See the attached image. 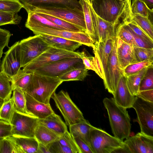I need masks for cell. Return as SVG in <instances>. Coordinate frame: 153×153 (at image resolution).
<instances>
[{
    "label": "cell",
    "instance_id": "cell-37",
    "mask_svg": "<svg viewBox=\"0 0 153 153\" xmlns=\"http://www.w3.org/2000/svg\"><path fill=\"white\" fill-rule=\"evenodd\" d=\"M131 20L134 21L153 40L152 23L149 18L140 15H136L133 16Z\"/></svg>",
    "mask_w": 153,
    "mask_h": 153
},
{
    "label": "cell",
    "instance_id": "cell-34",
    "mask_svg": "<svg viewBox=\"0 0 153 153\" xmlns=\"http://www.w3.org/2000/svg\"><path fill=\"white\" fill-rule=\"evenodd\" d=\"M15 111L13 101L11 97L4 101L0 108V120L10 124Z\"/></svg>",
    "mask_w": 153,
    "mask_h": 153
},
{
    "label": "cell",
    "instance_id": "cell-10",
    "mask_svg": "<svg viewBox=\"0 0 153 153\" xmlns=\"http://www.w3.org/2000/svg\"><path fill=\"white\" fill-rule=\"evenodd\" d=\"M117 37L115 39L112 49L108 57L106 74L103 80L105 89L113 95L115 91L118 81L124 75L120 68L117 54Z\"/></svg>",
    "mask_w": 153,
    "mask_h": 153
},
{
    "label": "cell",
    "instance_id": "cell-39",
    "mask_svg": "<svg viewBox=\"0 0 153 153\" xmlns=\"http://www.w3.org/2000/svg\"><path fill=\"white\" fill-rule=\"evenodd\" d=\"M116 36L131 46L136 47L133 36L124 23L117 26Z\"/></svg>",
    "mask_w": 153,
    "mask_h": 153
},
{
    "label": "cell",
    "instance_id": "cell-15",
    "mask_svg": "<svg viewBox=\"0 0 153 153\" xmlns=\"http://www.w3.org/2000/svg\"><path fill=\"white\" fill-rule=\"evenodd\" d=\"M90 9L96 42L110 39L114 40L116 37L117 26L98 16L92 7V1Z\"/></svg>",
    "mask_w": 153,
    "mask_h": 153
},
{
    "label": "cell",
    "instance_id": "cell-3",
    "mask_svg": "<svg viewBox=\"0 0 153 153\" xmlns=\"http://www.w3.org/2000/svg\"><path fill=\"white\" fill-rule=\"evenodd\" d=\"M32 72L31 79L24 92L41 102L50 104L52 96L63 82L58 77Z\"/></svg>",
    "mask_w": 153,
    "mask_h": 153
},
{
    "label": "cell",
    "instance_id": "cell-36",
    "mask_svg": "<svg viewBox=\"0 0 153 153\" xmlns=\"http://www.w3.org/2000/svg\"><path fill=\"white\" fill-rule=\"evenodd\" d=\"M131 8L132 16L139 15L149 19L152 17L153 9L149 8L142 0H132Z\"/></svg>",
    "mask_w": 153,
    "mask_h": 153
},
{
    "label": "cell",
    "instance_id": "cell-14",
    "mask_svg": "<svg viewBox=\"0 0 153 153\" xmlns=\"http://www.w3.org/2000/svg\"><path fill=\"white\" fill-rule=\"evenodd\" d=\"M124 143V148L118 152L153 153V137L141 132L129 137Z\"/></svg>",
    "mask_w": 153,
    "mask_h": 153
},
{
    "label": "cell",
    "instance_id": "cell-60",
    "mask_svg": "<svg viewBox=\"0 0 153 153\" xmlns=\"http://www.w3.org/2000/svg\"></svg>",
    "mask_w": 153,
    "mask_h": 153
},
{
    "label": "cell",
    "instance_id": "cell-17",
    "mask_svg": "<svg viewBox=\"0 0 153 153\" xmlns=\"http://www.w3.org/2000/svg\"><path fill=\"white\" fill-rule=\"evenodd\" d=\"M27 12L35 7H69L82 10L79 0H19Z\"/></svg>",
    "mask_w": 153,
    "mask_h": 153
},
{
    "label": "cell",
    "instance_id": "cell-25",
    "mask_svg": "<svg viewBox=\"0 0 153 153\" xmlns=\"http://www.w3.org/2000/svg\"><path fill=\"white\" fill-rule=\"evenodd\" d=\"M59 136L45 127L39 124L35 132L34 137L39 143L46 146L58 140Z\"/></svg>",
    "mask_w": 153,
    "mask_h": 153
},
{
    "label": "cell",
    "instance_id": "cell-44",
    "mask_svg": "<svg viewBox=\"0 0 153 153\" xmlns=\"http://www.w3.org/2000/svg\"><path fill=\"white\" fill-rule=\"evenodd\" d=\"M151 89H153V66L148 67L141 80L139 91Z\"/></svg>",
    "mask_w": 153,
    "mask_h": 153
},
{
    "label": "cell",
    "instance_id": "cell-54",
    "mask_svg": "<svg viewBox=\"0 0 153 153\" xmlns=\"http://www.w3.org/2000/svg\"><path fill=\"white\" fill-rule=\"evenodd\" d=\"M36 153H51L47 146L39 143V146Z\"/></svg>",
    "mask_w": 153,
    "mask_h": 153
},
{
    "label": "cell",
    "instance_id": "cell-35",
    "mask_svg": "<svg viewBox=\"0 0 153 153\" xmlns=\"http://www.w3.org/2000/svg\"><path fill=\"white\" fill-rule=\"evenodd\" d=\"M24 153L11 136L3 138L0 140V153Z\"/></svg>",
    "mask_w": 153,
    "mask_h": 153
},
{
    "label": "cell",
    "instance_id": "cell-55",
    "mask_svg": "<svg viewBox=\"0 0 153 153\" xmlns=\"http://www.w3.org/2000/svg\"><path fill=\"white\" fill-rule=\"evenodd\" d=\"M150 9H153V0H142Z\"/></svg>",
    "mask_w": 153,
    "mask_h": 153
},
{
    "label": "cell",
    "instance_id": "cell-16",
    "mask_svg": "<svg viewBox=\"0 0 153 153\" xmlns=\"http://www.w3.org/2000/svg\"><path fill=\"white\" fill-rule=\"evenodd\" d=\"M1 64V71L11 78L16 75L21 68L19 41L9 48Z\"/></svg>",
    "mask_w": 153,
    "mask_h": 153
},
{
    "label": "cell",
    "instance_id": "cell-43",
    "mask_svg": "<svg viewBox=\"0 0 153 153\" xmlns=\"http://www.w3.org/2000/svg\"><path fill=\"white\" fill-rule=\"evenodd\" d=\"M22 19L17 13L0 11V26L8 24H19Z\"/></svg>",
    "mask_w": 153,
    "mask_h": 153
},
{
    "label": "cell",
    "instance_id": "cell-58",
    "mask_svg": "<svg viewBox=\"0 0 153 153\" xmlns=\"http://www.w3.org/2000/svg\"><path fill=\"white\" fill-rule=\"evenodd\" d=\"M121 0V1H123V0Z\"/></svg>",
    "mask_w": 153,
    "mask_h": 153
},
{
    "label": "cell",
    "instance_id": "cell-8",
    "mask_svg": "<svg viewBox=\"0 0 153 153\" xmlns=\"http://www.w3.org/2000/svg\"><path fill=\"white\" fill-rule=\"evenodd\" d=\"M21 67L23 68L51 46L40 34L35 35L19 41Z\"/></svg>",
    "mask_w": 153,
    "mask_h": 153
},
{
    "label": "cell",
    "instance_id": "cell-9",
    "mask_svg": "<svg viewBox=\"0 0 153 153\" xmlns=\"http://www.w3.org/2000/svg\"><path fill=\"white\" fill-rule=\"evenodd\" d=\"M81 58V52L71 51L52 46L23 67V70L32 72L38 68L57 60L67 58Z\"/></svg>",
    "mask_w": 153,
    "mask_h": 153
},
{
    "label": "cell",
    "instance_id": "cell-27",
    "mask_svg": "<svg viewBox=\"0 0 153 153\" xmlns=\"http://www.w3.org/2000/svg\"><path fill=\"white\" fill-rule=\"evenodd\" d=\"M32 72H27L20 69L15 75L10 78L12 91L17 88L24 91L32 78Z\"/></svg>",
    "mask_w": 153,
    "mask_h": 153
},
{
    "label": "cell",
    "instance_id": "cell-26",
    "mask_svg": "<svg viewBox=\"0 0 153 153\" xmlns=\"http://www.w3.org/2000/svg\"><path fill=\"white\" fill-rule=\"evenodd\" d=\"M24 153H36L39 143L35 137L11 136Z\"/></svg>",
    "mask_w": 153,
    "mask_h": 153
},
{
    "label": "cell",
    "instance_id": "cell-29",
    "mask_svg": "<svg viewBox=\"0 0 153 153\" xmlns=\"http://www.w3.org/2000/svg\"><path fill=\"white\" fill-rule=\"evenodd\" d=\"M148 67L144 68L136 74L125 76L128 88L130 92L133 96H136L137 94L139 91L141 80Z\"/></svg>",
    "mask_w": 153,
    "mask_h": 153
},
{
    "label": "cell",
    "instance_id": "cell-52",
    "mask_svg": "<svg viewBox=\"0 0 153 153\" xmlns=\"http://www.w3.org/2000/svg\"><path fill=\"white\" fill-rule=\"evenodd\" d=\"M81 153H93L90 146L78 137H73Z\"/></svg>",
    "mask_w": 153,
    "mask_h": 153
},
{
    "label": "cell",
    "instance_id": "cell-57",
    "mask_svg": "<svg viewBox=\"0 0 153 153\" xmlns=\"http://www.w3.org/2000/svg\"><path fill=\"white\" fill-rule=\"evenodd\" d=\"M3 138H0V140Z\"/></svg>",
    "mask_w": 153,
    "mask_h": 153
},
{
    "label": "cell",
    "instance_id": "cell-40",
    "mask_svg": "<svg viewBox=\"0 0 153 153\" xmlns=\"http://www.w3.org/2000/svg\"><path fill=\"white\" fill-rule=\"evenodd\" d=\"M58 141L62 145L72 150L74 153H81L73 137L68 130L59 136Z\"/></svg>",
    "mask_w": 153,
    "mask_h": 153
},
{
    "label": "cell",
    "instance_id": "cell-22",
    "mask_svg": "<svg viewBox=\"0 0 153 153\" xmlns=\"http://www.w3.org/2000/svg\"><path fill=\"white\" fill-rule=\"evenodd\" d=\"M39 124L42 125L60 136L68 130L67 125L60 117L55 113L45 119L39 120Z\"/></svg>",
    "mask_w": 153,
    "mask_h": 153
},
{
    "label": "cell",
    "instance_id": "cell-2",
    "mask_svg": "<svg viewBox=\"0 0 153 153\" xmlns=\"http://www.w3.org/2000/svg\"><path fill=\"white\" fill-rule=\"evenodd\" d=\"M103 103L108 112L114 136L122 140L128 138L131 126L130 116L126 109L116 104L113 98H105L103 100Z\"/></svg>",
    "mask_w": 153,
    "mask_h": 153
},
{
    "label": "cell",
    "instance_id": "cell-23",
    "mask_svg": "<svg viewBox=\"0 0 153 153\" xmlns=\"http://www.w3.org/2000/svg\"><path fill=\"white\" fill-rule=\"evenodd\" d=\"M114 40L110 39L94 43L104 72V77L106 71L108 57L112 49Z\"/></svg>",
    "mask_w": 153,
    "mask_h": 153
},
{
    "label": "cell",
    "instance_id": "cell-53",
    "mask_svg": "<svg viewBox=\"0 0 153 153\" xmlns=\"http://www.w3.org/2000/svg\"><path fill=\"white\" fill-rule=\"evenodd\" d=\"M136 96L146 101L153 103V89L139 91Z\"/></svg>",
    "mask_w": 153,
    "mask_h": 153
},
{
    "label": "cell",
    "instance_id": "cell-5",
    "mask_svg": "<svg viewBox=\"0 0 153 153\" xmlns=\"http://www.w3.org/2000/svg\"><path fill=\"white\" fill-rule=\"evenodd\" d=\"M25 26L35 35L45 34L57 36L79 42L92 48L94 43L86 32H76L59 29L48 25L26 21Z\"/></svg>",
    "mask_w": 153,
    "mask_h": 153
},
{
    "label": "cell",
    "instance_id": "cell-13",
    "mask_svg": "<svg viewBox=\"0 0 153 153\" xmlns=\"http://www.w3.org/2000/svg\"><path fill=\"white\" fill-rule=\"evenodd\" d=\"M39 119L31 115L15 112L10 124L12 136L35 137Z\"/></svg>",
    "mask_w": 153,
    "mask_h": 153
},
{
    "label": "cell",
    "instance_id": "cell-6",
    "mask_svg": "<svg viewBox=\"0 0 153 153\" xmlns=\"http://www.w3.org/2000/svg\"><path fill=\"white\" fill-rule=\"evenodd\" d=\"M51 98L63 116L67 126H69L86 120L67 92L62 90L57 94L55 92Z\"/></svg>",
    "mask_w": 153,
    "mask_h": 153
},
{
    "label": "cell",
    "instance_id": "cell-47",
    "mask_svg": "<svg viewBox=\"0 0 153 153\" xmlns=\"http://www.w3.org/2000/svg\"><path fill=\"white\" fill-rule=\"evenodd\" d=\"M51 153H74L69 148L64 146L56 140L47 145Z\"/></svg>",
    "mask_w": 153,
    "mask_h": 153
},
{
    "label": "cell",
    "instance_id": "cell-24",
    "mask_svg": "<svg viewBox=\"0 0 153 153\" xmlns=\"http://www.w3.org/2000/svg\"><path fill=\"white\" fill-rule=\"evenodd\" d=\"M69 127V132L73 137L79 138L90 147V133L94 126L88 120H86L84 121L72 125Z\"/></svg>",
    "mask_w": 153,
    "mask_h": 153
},
{
    "label": "cell",
    "instance_id": "cell-56",
    "mask_svg": "<svg viewBox=\"0 0 153 153\" xmlns=\"http://www.w3.org/2000/svg\"><path fill=\"white\" fill-rule=\"evenodd\" d=\"M4 101L3 99L0 98V108L2 105Z\"/></svg>",
    "mask_w": 153,
    "mask_h": 153
},
{
    "label": "cell",
    "instance_id": "cell-46",
    "mask_svg": "<svg viewBox=\"0 0 153 153\" xmlns=\"http://www.w3.org/2000/svg\"><path fill=\"white\" fill-rule=\"evenodd\" d=\"M125 24L132 35L136 47L153 48V42L149 41L137 35L128 26Z\"/></svg>",
    "mask_w": 153,
    "mask_h": 153
},
{
    "label": "cell",
    "instance_id": "cell-7",
    "mask_svg": "<svg viewBox=\"0 0 153 153\" xmlns=\"http://www.w3.org/2000/svg\"><path fill=\"white\" fill-rule=\"evenodd\" d=\"M27 12L44 13L55 17L78 26L86 33L84 15L81 9L69 7H35Z\"/></svg>",
    "mask_w": 153,
    "mask_h": 153
},
{
    "label": "cell",
    "instance_id": "cell-49",
    "mask_svg": "<svg viewBox=\"0 0 153 153\" xmlns=\"http://www.w3.org/2000/svg\"><path fill=\"white\" fill-rule=\"evenodd\" d=\"M93 48L94 56V66L95 69V72L103 80L104 79V74L102 68L101 64L98 54L97 52L95 47Z\"/></svg>",
    "mask_w": 153,
    "mask_h": 153
},
{
    "label": "cell",
    "instance_id": "cell-11",
    "mask_svg": "<svg viewBox=\"0 0 153 153\" xmlns=\"http://www.w3.org/2000/svg\"><path fill=\"white\" fill-rule=\"evenodd\" d=\"M84 67L81 58H67L46 65L34 72L48 76L58 77L71 70Z\"/></svg>",
    "mask_w": 153,
    "mask_h": 153
},
{
    "label": "cell",
    "instance_id": "cell-51",
    "mask_svg": "<svg viewBox=\"0 0 153 153\" xmlns=\"http://www.w3.org/2000/svg\"><path fill=\"white\" fill-rule=\"evenodd\" d=\"M81 58L84 67L88 70L95 72L94 66V56H87L84 52H81Z\"/></svg>",
    "mask_w": 153,
    "mask_h": 153
},
{
    "label": "cell",
    "instance_id": "cell-42",
    "mask_svg": "<svg viewBox=\"0 0 153 153\" xmlns=\"http://www.w3.org/2000/svg\"><path fill=\"white\" fill-rule=\"evenodd\" d=\"M153 62L143 61L132 64L128 65L123 70L125 76L136 74L145 68L153 66Z\"/></svg>",
    "mask_w": 153,
    "mask_h": 153
},
{
    "label": "cell",
    "instance_id": "cell-48",
    "mask_svg": "<svg viewBox=\"0 0 153 153\" xmlns=\"http://www.w3.org/2000/svg\"><path fill=\"white\" fill-rule=\"evenodd\" d=\"M128 26L137 35L149 41L153 42L149 36L133 20L124 23Z\"/></svg>",
    "mask_w": 153,
    "mask_h": 153
},
{
    "label": "cell",
    "instance_id": "cell-31",
    "mask_svg": "<svg viewBox=\"0 0 153 153\" xmlns=\"http://www.w3.org/2000/svg\"><path fill=\"white\" fill-rule=\"evenodd\" d=\"M12 89L11 79L2 71H0V98L4 101L11 98Z\"/></svg>",
    "mask_w": 153,
    "mask_h": 153
},
{
    "label": "cell",
    "instance_id": "cell-20",
    "mask_svg": "<svg viewBox=\"0 0 153 153\" xmlns=\"http://www.w3.org/2000/svg\"><path fill=\"white\" fill-rule=\"evenodd\" d=\"M117 38V57L120 68L123 70L128 65L135 63L133 47Z\"/></svg>",
    "mask_w": 153,
    "mask_h": 153
},
{
    "label": "cell",
    "instance_id": "cell-32",
    "mask_svg": "<svg viewBox=\"0 0 153 153\" xmlns=\"http://www.w3.org/2000/svg\"><path fill=\"white\" fill-rule=\"evenodd\" d=\"M37 13L52 23L64 28L67 30L76 32H85L78 26L62 19L44 13Z\"/></svg>",
    "mask_w": 153,
    "mask_h": 153
},
{
    "label": "cell",
    "instance_id": "cell-50",
    "mask_svg": "<svg viewBox=\"0 0 153 153\" xmlns=\"http://www.w3.org/2000/svg\"><path fill=\"white\" fill-rule=\"evenodd\" d=\"M12 125L6 121L0 120V138H4L12 135Z\"/></svg>",
    "mask_w": 153,
    "mask_h": 153
},
{
    "label": "cell",
    "instance_id": "cell-33",
    "mask_svg": "<svg viewBox=\"0 0 153 153\" xmlns=\"http://www.w3.org/2000/svg\"><path fill=\"white\" fill-rule=\"evenodd\" d=\"M88 70L84 67L74 69L59 76L63 82L83 81L88 75Z\"/></svg>",
    "mask_w": 153,
    "mask_h": 153
},
{
    "label": "cell",
    "instance_id": "cell-21",
    "mask_svg": "<svg viewBox=\"0 0 153 153\" xmlns=\"http://www.w3.org/2000/svg\"><path fill=\"white\" fill-rule=\"evenodd\" d=\"M40 35L51 46L59 49L74 51L82 45L79 42L57 36L45 34Z\"/></svg>",
    "mask_w": 153,
    "mask_h": 153
},
{
    "label": "cell",
    "instance_id": "cell-4",
    "mask_svg": "<svg viewBox=\"0 0 153 153\" xmlns=\"http://www.w3.org/2000/svg\"><path fill=\"white\" fill-rule=\"evenodd\" d=\"M89 138L93 153L118 152L124 147L123 140L94 126L90 131Z\"/></svg>",
    "mask_w": 153,
    "mask_h": 153
},
{
    "label": "cell",
    "instance_id": "cell-30",
    "mask_svg": "<svg viewBox=\"0 0 153 153\" xmlns=\"http://www.w3.org/2000/svg\"><path fill=\"white\" fill-rule=\"evenodd\" d=\"M12 97L16 112L24 114L30 115L26 109V100L24 91L18 88L14 89L13 91Z\"/></svg>",
    "mask_w": 153,
    "mask_h": 153
},
{
    "label": "cell",
    "instance_id": "cell-12",
    "mask_svg": "<svg viewBox=\"0 0 153 153\" xmlns=\"http://www.w3.org/2000/svg\"><path fill=\"white\" fill-rule=\"evenodd\" d=\"M132 108L136 113L140 132L153 137V103L135 96Z\"/></svg>",
    "mask_w": 153,
    "mask_h": 153
},
{
    "label": "cell",
    "instance_id": "cell-38",
    "mask_svg": "<svg viewBox=\"0 0 153 153\" xmlns=\"http://www.w3.org/2000/svg\"><path fill=\"white\" fill-rule=\"evenodd\" d=\"M135 63L143 61L153 62V48L133 47Z\"/></svg>",
    "mask_w": 153,
    "mask_h": 153
},
{
    "label": "cell",
    "instance_id": "cell-59",
    "mask_svg": "<svg viewBox=\"0 0 153 153\" xmlns=\"http://www.w3.org/2000/svg\"></svg>",
    "mask_w": 153,
    "mask_h": 153
},
{
    "label": "cell",
    "instance_id": "cell-1",
    "mask_svg": "<svg viewBox=\"0 0 153 153\" xmlns=\"http://www.w3.org/2000/svg\"><path fill=\"white\" fill-rule=\"evenodd\" d=\"M92 4L98 16L117 26L131 20V0H92Z\"/></svg>",
    "mask_w": 153,
    "mask_h": 153
},
{
    "label": "cell",
    "instance_id": "cell-45",
    "mask_svg": "<svg viewBox=\"0 0 153 153\" xmlns=\"http://www.w3.org/2000/svg\"><path fill=\"white\" fill-rule=\"evenodd\" d=\"M11 34L6 29L0 28V71H1V59L3 53V50L8 45Z\"/></svg>",
    "mask_w": 153,
    "mask_h": 153
},
{
    "label": "cell",
    "instance_id": "cell-28",
    "mask_svg": "<svg viewBox=\"0 0 153 153\" xmlns=\"http://www.w3.org/2000/svg\"><path fill=\"white\" fill-rule=\"evenodd\" d=\"M79 0L84 15L86 27V33L91 38L94 43L96 42V40L93 28L90 9V5L92 0Z\"/></svg>",
    "mask_w": 153,
    "mask_h": 153
},
{
    "label": "cell",
    "instance_id": "cell-41",
    "mask_svg": "<svg viewBox=\"0 0 153 153\" xmlns=\"http://www.w3.org/2000/svg\"><path fill=\"white\" fill-rule=\"evenodd\" d=\"M22 8L19 0H0V11L18 13Z\"/></svg>",
    "mask_w": 153,
    "mask_h": 153
},
{
    "label": "cell",
    "instance_id": "cell-18",
    "mask_svg": "<svg viewBox=\"0 0 153 153\" xmlns=\"http://www.w3.org/2000/svg\"><path fill=\"white\" fill-rule=\"evenodd\" d=\"M24 92L26 100V109L29 115L42 119L54 113L50 104L41 102Z\"/></svg>",
    "mask_w": 153,
    "mask_h": 153
},
{
    "label": "cell",
    "instance_id": "cell-19",
    "mask_svg": "<svg viewBox=\"0 0 153 153\" xmlns=\"http://www.w3.org/2000/svg\"><path fill=\"white\" fill-rule=\"evenodd\" d=\"M113 98L118 105L126 109L132 108L135 96L132 95L128 88L124 75L120 79Z\"/></svg>",
    "mask_w": 153,
    "mask_h": 153
}]
</instances>
